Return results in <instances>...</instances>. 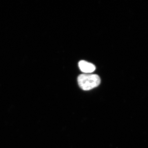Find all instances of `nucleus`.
Listing matches in <instances>:
<instances>
[{"label":"nucleus","mask_w":148,"mask_h":148,"mask_svg":"<svg viewBox=\"0 0 148 148\" xmlns=\"http://www.w3.org/2000/svg\"><path fill=\"white\" fill-rule=\"evenodd\" d=\"M101 79L95 74H83L77 78L79 87L84 90H89L97 87L101 83Z\"/></svg>","instance_id":"nucleus-1"},{"label":"nucleus","mask_w":148,"mask_h":148,"mask_svg":"<svg viewBox=\"0 0 148 148\" xmlns=\"http://www.w3.org/2000/svg\"><path fill=\"white\" fill-rule=\"evenodd\" d=\"M79 67L81 71L84 74L91 73L95 70V65L84 60L79 62Z\"/></svg>","instance_id":"nucleus-2"}]
</instances>
